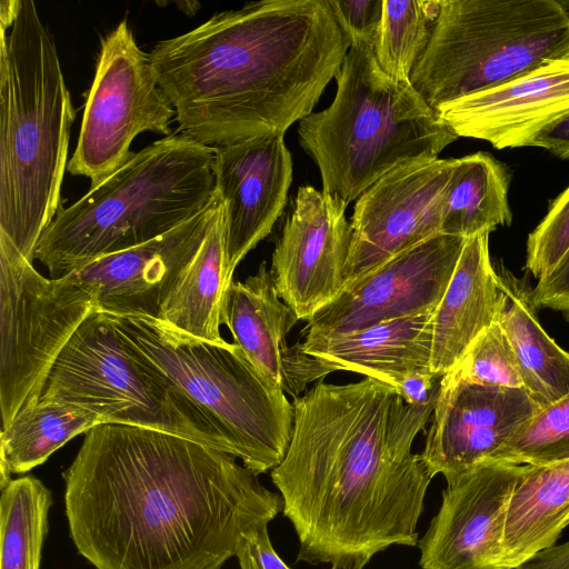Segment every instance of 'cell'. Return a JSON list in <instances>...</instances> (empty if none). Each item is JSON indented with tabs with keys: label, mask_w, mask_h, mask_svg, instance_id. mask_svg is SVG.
Returning <instances> with one entry per match:
<instances>
[{
	"label": "cell",
	"mask_w": 569,
	"mask_h": 569,
	"mask_svg": "<svg viewBox=\"0 0 569 569\" xmlns=\"http://www.w3.org/2000/svg\"><path fill=\"white\" fill-rule=\"evenodd\" d=\"M437 397L408 405L366 377L319 381L293 399L290 443L270 477L298 537V561L363 569L392 546H418L432 477L411 448Z\"/></svg>",
	"instance_id": "7a4b0ae2"
},
{
	"label": "cell",
	"mask_w": 569,
	"mask_h": 569,
	"mask_svg": "<svg viewBox=\"0 0 569 569\" xmlns=\"http://www.w3.org/2000/svg\"><path fill=\"white\" fill-rule=\"evenodd\" d=\"M509 184L508 168L490 153L476 152L456 159L440 233L468 239L510 226Z\"/></svg>",
	"instance_id": "484cf974"
},
{
	"label": "cell",
	"mask_w": 569,
	"mask_h": 569,
	"mask_svg": "<svg viewBox=\"0 0 569 569\" xmlns=\"http://www.w3.org/2000/svg\"><path fill=\"white\" fill-rule=\"evenodd\" d=\"M341 31L351 43L375 46L382 19L383 0H327Z\"/></svg>",
	"instance_id": "d6a6232c"
},
{
	"label": "cell",
	"mask_w": 569,
	"mask_h": 569,
	"mask_svg": "<svg viewBox=\"0 0 569 569\" xmlns=\"http://www.w3.org/2000/svg\"><path fill=\"white\" fill-rule=\"evenodd\" d=\"M569 58L559 0H439L410 83L435 110Z\"/></svg>",
	"instance_id": "ba28073f"
},
{
	"label": "cell",
	"mask_w": 569,
	"mask_h": 569,
	"mask_svg": "<svg viewBox=\"0 0 569 569\" xmlns=\"http://www.w3.org/2000/svg\"><path fill=\"white\" fill-rule=\"evenodd\" d=\"M433 311L383 321L362 330L305 336L303 351L335 371H351L398 388L415 372L431 370Z\"/></svg>",
	"instance_id": "44dd1931"
},
{
	"label": "cell",
	"mask_w": 569,
	"mask_h": 569,
	"mask_svg": "<svg viewBox=\"0 0 569 569\" xmlns=\"http://www.w3.org/2000/svg\"><path fill=\"white\" fill-rule=\"evenodd\" d=\"M179 6H183L180 10H182L184 13L191 16L194 14L198 8H200V3L197 1H178L176 2Z\"/></svg>",
	"instance_id": "f35d334b"
},
{
	"label": "cell",
	"mask_w": 569,
	"mask_h": 569,
	"mask_svg": "<svg viewBox=\"0 0 569 569\" xmlns=\"http://www.w3.org/2000/svg\"><path fill=\"white\" fill-rule=\"evenodd\" d=\"M221 204L214 201L172 231L99 258L64 276L93 298L97 311L158 320L161 307L200 249Z\"/></svg>",
	"instance_id": "e0dca14e"
},
{
	"label": "cell",
	"mask_w": 569,
	"mask_h": 569,
	"mask_svg": "<svg viewBox=\"0 0 569 569\" xmlns=\"http://www.w3.org/2000/svg\"><path fill=\"white\" fill-rule=\"evenodd\" d=\"M351 46L327 0H262L158 42L179 132L210 147L283 133L312 112Z\"/></svg>",
	"instance_id": "3957f363"
},
{
	"label": "cell",
	"mask_w": 569,
	"mask_h": 569,
	"mask_svg": "<svg viewBox=\"0 0 569 569\" xmlns=\"http://www.w3.org/2000/svg\"><path fill=\"white\" fill-rule=\"evenodd\" d=\"M441 379L433 372H415L405 377L397 390L408 405L421 406L438 396Z\"/></svg>",
	"instance_id": "d590c367"
},
{
	"label": "cell",
	"mask_w": 569,
	"mask_h": 569,
	"mask_svg": "<svg viewBox=\"0 0 569 569\" xmlns=\"http://www.w3.org/2000/svg\"><path fill=\"white\" fill-rule=\"evenodd\" d=\"M214 147L170 134L133 152L101 183L59 209L34 259L60 279L92 261L154 240L216 199Z\"/></svg>",
	"instance_id": "5b68a950"
},
{
	"label": "cell",
	"mask_w": 569,
	"mask_h": 569,
	"mask_svg": "<svg viewBox=\"0 0 569 569\" xmlns=\"http://www.w3.org/2000/svg\"><path fill=\"white\" fill-rule=\"evenodd\" d=\"M101 419L80 407L39 399L23 407L0 435V482L11 473H24L43 463L54 451Z\"/></svg>",
	"instance_id": "4316f807"
},
{
	"label": "cell",
	"mask_w": 569,
	"mask_h": 569,
	"mask_svg": "<svg viewBox=\"0 0 569 569\" xmlns=\"http://www.w3.org/2000/svg\"><path fill=\"white\" fill-rule=\"evenodd\" d=\"M465 242L462 237L438 233L401 252L345 288L308 321L305 336L351 333L433 311Z\"/></svg>",
	"instance_id": "4fadbf2b"
},
{
	"label": "cell",
	"mask_w": 569,
	"mask_h": 569,
	"mask_svg": "<svg viewBox=\"0 0 569 569\" xmlns=\"http://www.w3.org/2000/svg\"><path fill=\"white\" fill-rule=\"evenodd\" d=\"M62 476L70 537L96 569H222L282 511L234 456L128 425L90 429Z\"/></svg>",
	"instance_id": "6da1fadb"
},
{
	"label": "cell",
	"mask_w": 569,
	"mask_h": 569,
	"mask_svg": "<svg viewBox=\"0 0 569 569\" xmlns=\"http://www.w3.org/2000/svg\"><path fill=\"white\" fill-rule=\"evenodd\" d=\"M298 321L280 298L266 261L243 282L232 281L224 295L221 322L233 342L270 385L293 399L333 372L307 355L302 342L288 346L287 336Z\"/></svg>",
	"instance_id": "ffe728a7"
},
{
	"label": "cell",
	"mask_w": 569,
	"mask_h": 569,
	"mask_svg": "<svg viewBox=\"0 0 569 569\" xmlns=\"http://www.w3.org/2000/svg\"><path fill=\"white\" fill-rule=\"evenodd\" d=\"M569 251V186L550 201L546 216L529 233L526 269L536 278L550 273Z\"/></svg>",
	"instance_id": "1f68e13d"
},
{
	"label": "cell",
	"mask_w": 569,
	"mask_h": 569,
	"mask_svg": "<svg viewBox=\"0 0 569 569\" xmlns=\"http://www.w3.org/2000/svg\"><path fill=\"white\" fill-rule=\"evenodd\" d=\"M50 490L33 476L11 480L0 497V569H39Z\"/></svg>",
	"instance_id": "83f0119b"
},
{
	"label": "cell",
	"mask_w": 569,
	"mask_h": 569,
	"mask_svg": "<svg viewBox=\"0 0 569 569\" xmlns=\"http://www.w3.org/2000/svg\"><path fill=\"white\" fill-rule=\"evenodd\" d=\"M174 114L150 54L139 48L123 19L102 40L77 147L67 170L89 178L91 188L96 187L131 158L130 144L139 133L170 136Z\"/></svg>",
	"instance_id": "8fae6325"
},
{
	"label": "cell",
	"mask_w": 569,
	"mask_h": 569,
	"mask_svg": "<svg viewBox=\"0 0 569 569\" xmlns=\"http://www.w3.org/2000/svg\"><path fill=\"white\" fill-rule=\"evenodd\" d=\"M216 192L223 204L226 276L272 230L287 204L292 160L283 133L214 147Z\"/></svg>",
	"instance_id": "ac0fdd59"
},
{
	"label": "cell",
	"mask_w": 569,
	"mask_h": 569,
	"mask_svg": "<svg viewBox=\"0 0 569 569\" xmlns=\"http://www.w3.org/2000/svg\"><path fill=\"white\" fill-rule=\"evenodd\" d=\"M455 164L452 158L410 161L389 171L360 194L350 222L343 289L440 233Z\"/></svg>",
	"instance_id": "7c38bea8"
},
{
	"label": "cell",
	"mask_w": 569,
	"mask_h": 569,
	"mask_svg": "<svg viewBox=\"0 0 569 569\" xmlns=\"http://www.w3.org/2000/svg\"><path fill=\"white\" fill-rule=\"evenodd\" d=\"M234 557L240 569H291L274 550L268 533V523L244 535Z\"/></svg>",
	"instance_id": "836d02e7"
},
{
	"label": "cell",
	"mask_w": 569,
	"mask_h": 569,
	"mask_svg": "<svg viewBox=\"0 0 569 569\" xmlns=\"http://www.w3.org/2000/svg\"><path fill=\"white\" fill-rule=\"evenodd\" d=\"M40 398L86 409L102 423L154 429L232 455L213 421L99 311L90 313L63 347Z\"/></svg>",
	"instance_id": "9c48e42d"
},
{
	"label": "cell",
	"mask_w": 569,
	"mask_h": 569,
	"mask_svg": "<svg viewBox=\"0 0 569 569\" xmlns=\"http://www.w3.org/2000/svg\"><path fill=\"white\" fill-rule=\"evenodd\" d=\"M492 460L532 466L569 460V393L541 408Z\"/></svg>",
	"instance_id": "f546056e"
},
{
	"label": "cell",
	"mask_w": 569,
	"mask_h": 569,
	"mask_svg": "<svg viewBox=\"0 0 569 569\" xmlns=\"http://www.w3.org/2000/svg\"><path fill=\"white\" fill-rule=\"evenodd\" d=\"M568 526H569V518H568V520H567V527H568Z\"/></svg>",
	"instance_id": "ab89813d"
},
{
	"label": "cell",
	"mask_w": 569,
	"mask_h": 569,
	"mask_svg": "<svg viewBox=\"0 0 569 569\" xmlns=\"http://www.w3.org/2000/svg\"><path fill=\"white\" fill-rule=\"evenodd\" d=\"M529 147L548 150L560 159L569 158V112L541 130Z\"/></svg>",
	"instance_id": "8d00e7d4"
},
{
	"label": "cell",
	"mask_w": 569,
	"mask_h": 569,
	"mask_svg": "<svg viewBox=\"0 0 569 569\" xmlns=\"http://www.w3.org/2000/svg\"><path fill=\"white\" fill-rule=\"evenodd\" d=\"M330 569H333V568H330Z\"/></svg>",
	"instance_id": "60d3db41"
},
{
	"label": "cell",
	"mask_w": 569,
	"mask_h": 569,
	"mask_svg": "<svg viewBox=\"0 0 569 569\" xmlns=\"http://www.w3.org/2000/svg\"><path fill=\"white\" fill-rule=\"evenodd\" d=\"M523 465L487 460L446 477L442 500L419 540L421 569H498L507 509Z\"/></svg>",
	"instance_id": "9a60e30c"
},
{
	"label": "cell",
	"mask_w": 569,
	"mask_h": 569,
	"mask_svg": "<svg viewBox=\"0 0 569 569\" xmlns=\"http://www.w3.org/2000/svg\"><path fill=\"white\" fill-rule=\"evenodd\" d=\"M76 119L54 39L32 0L0 29V242L33 262L60 207Z\"/></svg>",
	"instance_id": "277c9868"
},
{
	"label": "cell",
	"mask_w": 569,
	"mask_h": 569,
	"mask_svg": "<svg viewBox=\"0 0 569 569\" xmlns=\"http://www.w3.org/2000/svg\"><path fill=\"white\" fill-rule=\"evenodd\" d=\"M335 78L332 103L301 119L297 132L323 194L343 208L389 171L436 159L459 138L410 82L382 71L367 43H351Z\"/></svg>",
	"instance_id": "8992f818"
},
{
	"label": "cell",
	"mask_w": 569,
	"mask_h": 569,
	"mask_svg": "<svg viewBox=\"0 0 569 569\" xmlns=\"http://www.w3.org/2000/svg\"><path fill=\"white\" fill-rule=\"evenodd\" d=\"M517 569H569V541L539 552Z\"/></svg>",
	"instance_id": "74e56055"
},
{
	"label": "cell",
	"mask_w": 569,
	"mask_h": 569,
	"mask_svg": "<svg viewBox=\"0 0 569 569\" xmlns=\"http://www.w3.org/2000/svg\"><path fill=\"white\" fill-rule=\"evenodd\" d=\"M532 296L537 310L551 309L569 315V251L550 273L538 279Z\"/></svg>",
	"instance_id": "e575fe53"
},
{
	"label": "cell",
	"mask_w": 569,
	"mask_h": 569,
	"mask_svg": "<svg viewBox=\"0 0 569 569\" xmlns=\"http://www.w3.org/2000/svg\"><path fill=\"white\" fill-rule=\"evenodd\" d=\"M489 234L466 239L449 284L431 316V370L445 376L495 320L499 284Z\"/></svg>",
	"instance_id": "7402d4cb"
},
{
	"label": "cell",
	"mask_w": 569,
	"mask_h": 569,
	"mask_svg": "<svg viewBox=\"0 0 569 569\" xmlns=\"http://www.w3.org/2000/svg\"><path fill=\"white\" fill-rule=\"evenodd\" d=\"M97 311L92 296L68 277L46 278L0 242L1 430L40 399L63 347Z\"/></svg>",
	"instance_id": "30bf717a"
},
{
	"label": "cell",
	"mask_w": 569,
	"mask_h": 569,
	"mask_svg": "<svg viewBox=\"0 0 569 569\" xmlns=\"http://www.w3.org/2000/svg\"><path fill=\"white\" fill-rule=\"evenodd\" d=\"M458 137L496 149L529 147L546 127L569 112V58L437 109Z\"/></svg>",
	"instance_id": "d6986e66"
},
{
	"label": "cell",
	"mask_w": 569,
	"mask_h": 569,
	"mask_svg": "<svg viewBox=\"0 0 569 569\" xmlns=\"http://www.w3.org/2000/svg\"><path fill=\"white\" fill-rule=\"evenodd\" d=\"M345 211L311 186L297 192L270 272L280 298L298 320L310 321L343 290L351 242Z\"/></svg>",
	"instance_id": "2e32d148"
},
{
	"label": "cell",
	"mask_w": 569,
	"mask_h": 569,
	"mask_svg": "<svg viewBox=\"0 0 569 569\" xmlns=\"http://www.w3.org/2000/svg\"><path fill=\"white\" fill-rule=\"evenodd\" d=\"M453 369L476 383L523 388L515 351L497 320L476 338Z\"/></svg>",
	"instance_id": "4dcf8cb0"
},
{
	"label": "cell",
	"mask_w": 569,
	"mask_h": 569,
	"mask_svg": "<svg viewBox=\"0 0 569 569\" xmlns=\"http://www.w3.org/2000/svg\"><path fill=\"white\" fill-rule=\"evenodd\" d=\"M438 11L439 0H383L373 54L385 73L410 82Z\"/></svg>",
	"instance_id": "f1b7e54d"
},
{
	"label": "cell",
	"mask_w": 569,
	"mask_h": 569,
	"mask_svg": "<svg viewBox=\"0 0 569 569\" xmlns=\"http://www.w3.org/2000/svg\"><path fill=\"white\" fill-rule=\"evenodd\" d=\"M569 518V460L523 465L509 499L498 569H517L557 545Z\"/></svg>",
	"instance_id": "cb8c5ba5"
},
{
	"label": "cell",
	"mask_w": 569,
	"mask_h": 569,
	"mask_svg": "<svg viewBox=\"0 0 569 569\" xmlns=\"http://www.w3.org/2000/svg\"><path fill=\"white\" fill-rule=\"evenodd\" d=\"M540 409L525 388L476 383L452 369L420 452L428 472L446 478L492 460Z\"/></svg>",
	"instance_id": "5bb4252c"
},
{
	"label": "cell",
	"mask_w": 569,
	"mask_h": 569,
	"mask_svg": "<svg viewBox=\"0 0 569 569\" xmlns=\"http://www.w3.org/2000/svg\"><path fill=\"white\" fill-rule=\"evenodd\" d=\"M108 316L142 359L213 421L244 467L260 475L280 465L292 403L237 343L197 339L154 319Z\"/></svg>",
	"instance_id": "52a82bcc"
},
{
	"label": "cell",
	"mask_w": 569,
	"mask_h": 569,
	"mask_svg": "<svg viewBox=\"0 0 569 569\" xmlns=\"http://www.w3.org/2000/svg\"><path fill=\"white\" fill-rule=\"evenodd\" d=\"M493 268L500 290L496 320L515 351L525 390L543 408L569 393V352L540 325L528 276L516 277L501 261Z\"/></svg>",
	"instance_id": "603a6c76"
},
{
	"label": "cell",
	"mask_w": 569,
	"mask_h": 569,
	"mask_svg": "<svg viewBox=\"0 0 569 569\" xmlns=\"http://www.w3.org/2000/svg\"><path fill=\"white\" fill-rule=\"evenodd\" d=\"M229 286L221 201L200 249L161 307L158 321L197 339L222 342L221 312Z\"/></svg>",
	"instance_id": "d4e9b609"
}]
</instances>
